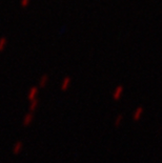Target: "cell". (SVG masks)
<instances>
[{
    "mask_svg": "<svg viewBox=\"0 0 162 163\" xmlns=\"http://www.w3.org/2000/svg\"><path fill=\"white\" fill-rule=\"evenodd\" d=\"M36 95H37V88H32V90H31V94H30V97L33 99V98H35Z\"/></svg>",
    "mask_w": 162,
    "mask_h": 163,
    "instance_id": "cell-6",
    "label": "cell"
},
{
    "mask_svg": "<svg viewBox=\"0 0 162 163\" xmlns=\"http://www.w3.org/2000/svg\"><path fill=\"white\" fill-rule=\"evenodd\" d=\"M71 82H72V79H71L70 76H66V77L63 78L62 82L60 84L61 90H62V92H65V90H69V88H70V85H71Z\"/></svg>",
    "mask_w": 162,
    "mask_h": 163,
    "instance_id": "cell-2",
    "label": "cell"
},
{
    "mask_svg": "<svg viewBox=\"0 0 162 163\" xmlns=\"http://www.w3.org/2000/svg\"><path fill=\"white\" fill-rule=\"evenodd\" d=\"M37 100H35L34 102H33V104H32V110H35L36 108V106H37Z\"/></svg>",
    "mask_w": 162,
    "mask_h": 163,
    "instance_id": "cell-7",
    "label": "cell"
},
{
    "mask_svg": "<svg viewBox=\"0 0 162 163\" xmlns=\"http://www.w3.org/2000/svg\"><path fill=\"white\" fill-rule=\"evenodd\" d=\"M122 121H123V115H118L117 117H116V119H115V126H120L121 125V123H122Z\"/></svg>",
    "mask_w": 162,
    "mask_h": 163,
    "instance_id": "cell-4",
    "label": "cell"
},
{
    "mask_svg": "<svg viewBox=\"0 0 162 163\" xmlns=\"http://www.w3.org/2000/svg\"><path fill=\"white\" fill-rule=\"evenodd\" d=\"M123 90H124V88H123L122 85H118L117 88H115L114 92H113V99L115 101H119L120 98L122 97Z\"/></svg>",
    "mask_w": 162,
    "mask_h": 163,
    "instance_id": "cell-1",
    "label": "cell"
},
{
    "mask_svg": "<svg viewBox=\"0 0 162 163\" xmlns=\"http://www.w3.org/2000/svg\"><path fill=\"white\" fill-rule=\"evenodd\" d=\"M143 113H144V108H143L142 106H138V107L135 110L134 114H133V119H134V121H139L140 119H141V117H142Z\"/></svg>",
    "mask_w": 162,
    "mask_h": 163,
    "instance_id": "cell-3",
    "label": "cell"
},
{
    "mask_svg": "<svg viewBox=\"0 0 162 163\" xmlns=\"http://www.w3.org/2000/svg\"><path fill=\"white\" fill-rule=\"evenodd\" d=\"M49 81V77L48 75H43L42 77H41V79H40V86L41 88H43V86L46 85V82Z\"/></svg>",
    "mask_w": 162,
    "mask_h": 163,
    "instance_id": "cell-5",
    "label": "cell"
}]
</instances>
